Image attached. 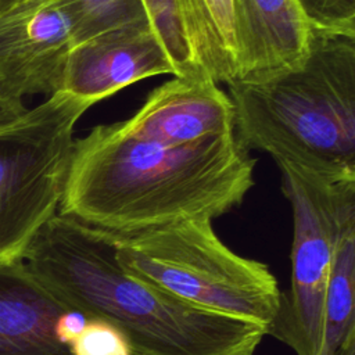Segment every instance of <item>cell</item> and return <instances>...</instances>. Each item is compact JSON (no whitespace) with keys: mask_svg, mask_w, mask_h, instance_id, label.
<instances>
[{"mask_svg":"<svg viewBox=\"0 0 355 355\" xmlns=\"http://www.w3.org/2000/svg\"><path fill=\"white\" fill-rule=\"evenodd\" d=\"M196 60L216 83L237 78L232 0H178Z\"/></svg>","mask_w":355,"mask_h":355,"instance_id":"cell-12","label":"cell"},{"mask_svg":"<svg viewBox=\"0 0 355 355\" xmlns=\"http://www.w3.org/2000/svg\"><path fill=\"white\" fill-rule=\"evenodd\" d=\"M337 355H355V334H352L347 338V341L340 348Z\"/></svg>","mask_w":355,"mask_h":355,"instance_id":"cell-20","label":"cell"},{"mask_svg":"<svg viewBox=\"0 0 355 355\" xmlns=\"http://www.w3.org/2000/svg\"><path fill=\"white\" fill-rule=\"evenodd\" d=\"M87 319L89 316H86L85 313L76 309L69 308L64 311L57 318V322L54 324V333L57 340L69 348V345L75 341V338L83 330Z\"/></svg>","mask_w":355,"mask_h":355,"instance_id":"cell-19","label":"cell"},{"mask_svg":"<svg viewBox=\"0 0 355 355\" xmlns=\"http://www.w3.org/2000/svg\"><path fill=\"white\" fill-rule=\"evenodd\" d=\"M147 19L165 47L176 78H200L202 73L179 10L178 0H140Z\"/></svg>","mask_w":355,"mask_h":355,"instance_id":"cell-15","label":"cell"},{"mask_svg":"<svg viewBox=\"0 0 355 355\" xmlns=\"http://www.w3.org/2000/svg\"><path fill=\"white\" fill-rule=\"evenodd\" d=\"M232 12L236 79L272 73L306 55L312 29L298 0H232Z\"/></svg>","mask_w":355,"mask_h":355,"instance_id":"cell-10","label":"cell"},{"mask_svg":"<svg viewBox=\"0 0 355 355\" xmlns=\"http://www.w3.org/2000/svg\"><path fill=\"white\" fill-rule=\"evenodd\" d=\"M53 1L62 10L64 15L67 17L71 28L72 46L105 31L147 19L146 11L140 0Z\"/></svg>","mask_w":355,"mask_h":355,"instance_id":"cell-14","label":"cell"},{"mask_svg":"<svg viewBox=\"0 0 355 355\" xmlns=\"http://www.w3.org/2000/svg\"><path fill=\"white\" fill-rule=\"evenodd\" d=\"M72 355H136L128 338L112 324L89 318L69 345Z\"/></svg>","mask_w":355,"mask_h":355,"instance_id":"cell-17","label":"cell"},{"mask_svg":"<svg viewBox=\"0 0 355 355\" xmlns=\"http://www.w3.org/2000/svg\"><path fill=\"white\" fill-rule=\"evenodd\" d=\"M122 122L136 136L175 147L234 133V110L229 94L211 78L173 76Z\"/></svg>","mask_w":355,"mask_h":355,"instance_id":"cell-9","label":"cell"},{"mask_svg":"<svg viewBox=\"0 0 355 355\" xmlns=\"http://www.w3.org/2000/svg\"><path fill=\"white\" fill-rule=\"evenodd\" d=\"M71 28L53 0H29L0 15V75L22 96L60 90Z\"/></svg>","mask_w":355,"mask_h":355,"instance_id":"cell-8","label":"cell"},{"mask_svg":"<svg viewBox=\"0 0 355 355\" xmlns=\"http://www.w3.org/2000/svg\"><path fill=\"white\" fill-rule=\"evenodd\" d=\"M22 262L67 306L115 326L136 355H254L266 330L218 315L126 273L111 233L53 215Z\"/></svg>","mask_w":355,"mask_h":355,"instance_id":"cell-2","label":"cell"},{"mask_svg":"<svg viewBox=\"0 0 355 355\" xmlns=\"http://www.w3.org/2000/svg\"><path fill=\"white\" fill-rule=\"evenodd\" d=\"M157 75L175 76V68L146 19L73 44L67 54L58 92L97 103Z\"/></svg>","mask_w":355,"mask_h":355,"instance_id":"cell-7","label":"cell"},{"mask_svg":"<svg viewBox=\"0 0 355 355\" xmlns=\"http://www.w3.org/2000/svg\"><path fill=\"white\" fill-rule=\"evenodd\" d=\"M355 334V209L340 223L333 268L324 298L320 355H337Z\"/></svg>","mask_w":355,"mask_h":355,"instance_id":"cell-13","label":"cell"},{"mask_svg":"<svg viewBox=\"0 0 355 355\" xmlns=\"http://www.w3.org/2000/svg\"><path fill=\"white\" fill-rule=\"evenodd\" d=\"M26 1H29V0H0V15L22 3H26Z\"/></svg>","mask_w":355,"mask_h":355,"instance_id":"cell-21","label":"cell"},{"mask_svg":"<svg viewBox=\"0 0 355 355\" xmlns=\"http://www.w3.org/2000/svg\"><path fill=\"white\" fill-rule=\"evenodd\" d=\"M247 150L326 178H355V36L312 31L301 62L227 83Z\"/></svg>","mask_w":355,"mask_h":355,"instance_id":"cell-3","label":"cell"},{"mask_svg":"<svg viewBox=\"0 0 355 355\" xmlns=\"http://www.w3.org/2000/svg\"><path fill=\"white\" fill-rule=\"evenodd\" d=\"M315 32L355 36V0H298Z\"/></svg>","mask_w":355,"mask_h":355,"instance_id":"cell-16","label":"cell"},{"mask_svg":"<svg viewBox=\"0 0 355 355\" xmlns=\"http://www.w3.org/2000/svg\"><path fill=\"white\" fill-rule=\"evenodd\" d=\"M28 110L24 96L0 75V129L21 119Z\"/></svg>","mask_w":355,"mask_h":355,"instance_id":"cell-18","label":"cell"},{"mask_svg":"<svg viewBox=\"0 0 355 355\" xmlns=\"http://www.w3.org/2000/svg\"><path fill=\"white\" fill-rule=\"evenodd\" d=\"M96 103L65 92L0 129V266L22 261L57 214L73 148V128Z\"/></svg>","mask_w":355,"mask_h":355,"instance_id":"cell-5","label":"cell"},{"mask_svg":"<svg viewBox=\"0 0 355 355\" xmlns=\"http://www.w3.org/2000/svg\"><path fill=\"white\" fill-rule=\"evenodd\" d=\"M282 191L293 211L291 286L282 293L268 334L297 355H320L324 298L340 223L355 209V178H326L280 164Z\"/></svg>","mask_w":355,"mask_h":355,"instance_id":"cell-6","label":"cell"},{"mask_svg":"<svg viewBox=\"0 0 355 355\" xmlns=\"http://www.w3.org/2000/svg\"><path fill=\"white\" fill-rule=\"evenodd\" d=\"M129 275L193 306L258 324L269 333L282 298L269 266L230 250L211 219H190L136 234H112Z\"/></svg>","mask_w":355,"mask_h":355,"instance_id":"cell-4","label":"cell"},{"mask_svg":"<svg viewBox=\"0 0 355 355\" xmlns=\"http://www.w3.org/2000/svg\"><path fill=\"white\" fill-rule=\"evenodd\" d=\"M254 169L236 132L171 147L98 125L73 143L58 214L119 236L214 220L243 202Z\"/></svg>","mask_w":355,"mask_h":355,"instance_id":"cell-1","label":"cell"},{"mask_svg":"<svg viewBox=\"0 0 355 355\" xmlns=\"http://www.w3.org/2000/svg\"><path fill=\"white\" fill-rule=\"evenodd\" d=\"M69 309L19 261L0 266V355H72L54 333Z\"/></svg>","mask_w":355,"mask_h":355,"instance_id":"cell-11","label":"cell"}]
</instances>
